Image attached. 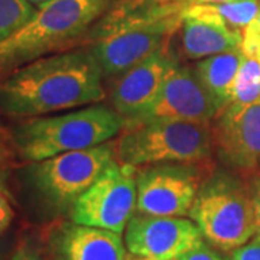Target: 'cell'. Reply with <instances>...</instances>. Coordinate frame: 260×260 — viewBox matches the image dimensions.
<instances>
[{"label":"cell","instance_id":"obj_5","mask_svg":"<svg viewBox=\"0 0 260 260\" xmlns=\"http://www.w3.org/2000/svg\"><path fill=\"white\" fill-rule=\"evenodd\" d=\"M113 159L116 142L29 162L19 171L22 191L51 217L71 213L75 201L90 188Z\"/></svg>","mask_w":260,"mask_h":260},{"label":"cell","instance_id":"obj_7","mask_svg":"<svg viewBox=\"0 0 260 260\" xmlns=\"http://www.w3.org/2000/svg\"><path fill=\"white\" fill-rule=\"evenodd\" d=\"M214 152L210 123L150 120L121 130L116 159L132 167L169 162H208Z\"/></svg>","mask_w":260,"mask_h":260},{"label":"cell","instance_id":"obj_20","mask_svg":"<svg viewBox=\"0 0 260 260\" xmlns=\"http://www.w3.org/2000/svg\"><path fill=\"white\" fill-rule=\"evenodd\" d=\"M8 260H45V250L37 237L23 236L10 251Z\"/></svg>","mask_w":260,"mask_h":260},{"label":"cell","instance_id":"obj_8","mask_svg":"<svg viewBox=\"0 0 260 260\" xmlns=\"http://www.w3.org/2000/svg\"><path fill=\"white\" fill-rule=\"evenodd\" d=\"M136 177L138 168L113 159L75 201L71 221L121 234L136 211Z\"/></svg>","mask_w":260,"mask_h":260},{"label":"cell","instance_id":"obj_17","mask_svg":"<svg viewBox=\"0 0 260 260\" xmlns=\"http://www.w3.org/2000/svg\"><path fill=\"white\" fill-rule=\"evenodd\" d=\"M242 62L240 48L200 59L195 64V73L204 87L218 103L221 112L230 104L233 84Z\"/></svg>","mask_w":260,"mask_h":260},{"label":"cell","instance_id":"obj_1","mask_svg":"<svg viewBox=\"0 0 260 260\" xmlns=\"http://www.w3.org/2000/svg\"><path fill=\"white\" fill-rule=\"evenodd\" d=\"M104 77L87 47L42 56L0 83V112L15 119L48 116L102 103Z\"/></svg>","mask_w":260,"mask_h":260},{"label":"cell","instance_id":"obj_10","mask_svg":"<svg viewBox=\"0 0 260 260\" xmlns=\"http://www.w3.org/2000/svg\"><path fill=\"white\" fill-rule=\"evenodd\" d=\"M171 42L172 39L116 77L110 90V103L113 109L120 114L124 126L138 120L155 103L168 75L181 65L177 51H174Z\"/></svg>","mask_w":260,"mask_h":260},{"label":"cell","instance_id":"obj_22","mask_svg":"<svg viewBox=\"0 0 260 260\" xmlns=\"http://www.w3.org/2000/svg\"><path fill=\"white\" fill-rule=\"evenodd\" d=\"M13 217H15V211L10 204L8 191H0V237L10 227Z\"/></svg>","mask_w":260,"mask_h":260},{"label":"cell","instance_id":"obj_9","mask_svg":"<svg viewBox=\"0 0 260 260\" xmlns=\"http://www.w3.org/2000/svg\"><path fill=\"white\" fill-rule=\"evenodd\" d=\"M138 169L136 211L145 215L184 217L189 214L207 175V162H169Z\"/></svg>","mask_w":260,"mask_h":260},{"label":"cell","instance_id":"obj_23","mask_svg":"<svg viewBox=\"0 0 260 260\" xmlns=\"http://www.w3.org/2000/svg\"><path fill=\"white\" fill-rule=\"evenodd\" d=\"M178 260H224L221 254L218 251L213 249V246H210L208 243L204 242L200 244L198 247H195L192 250L185 253L184 256H181Z\"/></svg>","mask_w":260,"mask_h":260},{"label":"cell","instance_id":"obj_24","mask_svg":"<svg viewBox=\"0 0 260 260\" xmlns=\"http://www.w3.org/2000/svg\"><path fill=\"white\" fill-rule=\"evenodd\" d=\"M16 156L15 148L10 139L8 140L6 135H0V171H5L13 164Z\"/></svg>","mask_w":260,"mask_h":260},{"label":"cell","instance_id":"obj_32","mask_svg":"<svg viewBox=\"0 0 260 260\" xmlns=\"http://www.w3.org/2000/svg\"><path fill=\"white\" fill-rule=\"evenodd\" d=\"M0 135H5V132H3V129H2V124H0Z\"/></svg>","mask_w":260,"mask_h":260},{"label":"cell","instance_id":"obj_12","mask_svg":"<svg viewBox=\"0 0 260 260\" xmlns=\"http://www.w3.org/2000/svg\"><path fill=\"white\" fill-rule=\"evenodd\" d=\"M220 113L221 109L218 103L201 83L194 67L178 65L168 75L155 103L138 120L123 129L150 120L210 123L217 119Z\"/></svg>","mask_w":260,"mask_h":260},{"label":"cell","instance_id":"obj_25","mask_svg":"<svg viewBox=\"0 0 260 260\" xmlns=\"http://www.w3.org/2000/svg\"><path fill=\"white\" fill-rule=\"evenodd\" d=\"M232 260H260V242L251 240L233 251Z\"/></svg>","mask_w":260,"mask_h":260},{"label":"cell","instance_id":"obj_30","mask_svg":"<svg viewBox=\"0 0 260 260\" xmlns=\"http://www.w3.org/2000/svg\"><path fill=\"white\" fill-rule=\"evenodd\" d=\"M29 3H32L34 6H41V5H44V3H47V2H49V0H28Z\"/></svg>","mask_w":260,"mask_h":260},{"label":"cell","instance_id":"obj_13","mask_svg":"<svg viewBox=\"0 0 260 260\" xmlns=\"http://www.w3.org/2000/svg\"><path fill=\"white\" fill-rule=\"evenodd\" d=\"M205 240L192 220L182 217L133 215L124 230L129 253L156 260H178Z\"/></svg>","mask_w":260,"mask_h":260},{"label":"cell","instance_id":"obj_16","mask_svg":"<svg viewBox=\"0 0 260 260\" xmlns=\"http://www.w3.org/2000/svg\"><path fill=\"white\" fill-rule=\"evenodd\" d=\"M242 62L233 84L230 104L246 106L260 99V30L253 20L243 32Z\"/></svg>","mask_w":260,"mask_h":260},{"label":"cell","instance_id":"obj_3","mask_svg":"<svg viewBox=\"0 0 260 260\" xmlns=\"http://www.w3.org/2000/svg\"><path fill=\"white\" fill-rule=\"evenodd\" d=\"M113 0H49L28 23L0 44V74L42 56L83 47L93 25Z\"/></svg>","mask_w":260,"mask_h":260},{"label":"cell","instance_id":"obj_27","mask_svg":"<svg viewBox=\"0 0 260 260\" xmlns=\"http://www.w3.org/2000/svg\"><path fill=\"white\" fill-rule=\"evenodd\" d=\"M9 254V243L0 237V260H8Z\"/></svg>","mask_w":260,"mask_h":260},{"label":"cell","instance_id":"obj_15","mask_svg":"<svg viewBox=\"0 0 260 260\" xmlns=\"http://www.w3.org/2000/svg\"><path fill=\"white\" fill-rule=\"evenodd\" d=\"M178 34L184 55L197 61L237 49L243 39V34L194 18H184Z\"/></svg>","mask_w":260,"mask_h":260},{"label":"cell","instance_id":"obj_19","mask_svg":"<svg viewBox=\"0 0 260 260\" xmlns=\"http://www.w3.org/2000/svg\"><path fill=\"white\" fill-rule=\"evenodd\" d=\"M35 12L37 6L28 0H0V44L23 28Z\"/></svg>","mask_w":260,"mask_h":260},{"label":"cell","instance_id":"obj_31","mask_svg":"<svg viewBox=\"0 0 260 260\" xmlns=\"http://www.w3.org/2000/svg\"><path fill=\"white\" fill-rule=\"evenodd\" d=\"M254 22H256V25H257V28L260 30V10H259V15H257V18L254 19Z\"/></svg>","mask_w":260,"mask_h":260},{"label":"cell","instance_id":"obj_11","mask_svg":"<svg viewBox=\"0 0 260 260\" xmlns=\"http://www.w3.org/2000/svg\"><path fill=\"white\" fill-rule=\"evenodd\" d=\"M214 152L224 167L249 177L260 164V99L237 106L229 104L213 126Z\"/></svg>","mask_w":260,"mask_h":260},{"label":"cell","instance_id":"obj_2","mask_svg":"<svg viewBox=\"0 0 260 260\" xmlns=\"http://www.w3.org/2000/svg\"><path fill=\"white\" fill-rule=\"evenodd\" d=\"M186 5L164 0H113L85 44L104 78H116L178 34Z\"/></svg>","mask_w":260,"mask_h":260},{"label":"cell","instance_id":"obj_33","mask_svg":"<svg viewBox=\"0 0 260 260\" xmlns=\"http://www.w3.org/2000/svg\"><path fill=\"white\" fill-rule=\"evenodd\" d=\"M257 172H260V164H259V169H257Z\"/></svg>","mask_w":260,"mask_h":260},{"label":"cell","instance_id":"obj_26","mask_svg":"<svg viewBox=\"0 0 260 260\" xmlns=\"http://www.w3.org/2000/svg\"><path fill=\"white\" fill-rule=\"evenodd\" d=\"M164 2L182 3V5H186V6H192V5H213V3H223V2H232V0H164Z\"/></svg>","mask_w":260,"mask_h":260},{"label":"cell","instance_id":"obj_18","mask_svg":"<svg viewBox=\"0 0 260 260\" xmlns=\"http://www.w3.org/2000/svg\"><path fill=\"white\" fill-rule=\"evenodd\" d=\"M259 10L260 5L257 0H232L213 5L186 6L182 16L201 19L243 34L244 29L257 18Z\"/></svg>","mask_w":260,"mask_h":260},{"label":"cell","instance_id":"obj_21","mask_svg":"<svg viewBox=\"0 0 260 260\" xmlns=\"http://www.w3.org/2000/svg\"><path fill=\"white\" fill-rule=\"evenodd\" d=\"M247 179L249 194H250L253 214H254V237L253 240L260 242V172H254Z\"/></svg>","mask_w":260,"mask_h":260},{"label":"cell","instance_id":"obj_29","mask_svg":"<svg viewBox=\"0 0 260 260\" xmlns=\"http://www.w3.org/2000/svg\"><path fill=\"white\" fill-rule=\"evenodd\" d=\"M124 260H156V259H149V257H140V256H135V254H132V253H129V254H126V257H124Z\"/></svg>","mask_w":260,"mask_h":260},{"label":"cell","instance_id":"obj_4","mask_svg":"<svg viewBox=\"0 0 260 260\" xmlns=\"http://www.w3.org/2000/svg\"><path fill=\"white\" fill-rule=\"evenodd\" d=\"M124 121L103 103L39 117L20 119L9 139L22 162H38L75 150L94 148L117 136Z\"/></svg>","mask_w":260,"mask_h":260},{"label":"cell","instance_id":"obj_6","mask_svg":"<svg viewBox=\"0 0 260 260\" xmlns=\"http://www.w3.org/2000/svg\"><path fill=\"white\" fill-rule=\"evenodd\" d=\"M243 178L232 169L208 174L188 214L205 242L217 250H237L254 237L253 205Z\"/></svg>","mask_w":260,"mask_h":260},{"label":"cell","instance_id":"obj_14","mask_svg":"<svg viewBox=\"0 0 260 260\" xmlns=\"http://www.w3.org/2000/svg\"><path fill=\"white\" fill-rule=\"evenodd\" d=\"M48 250L51 260H124L127 254L121 234L73 221L51 230Z\"/></svg>","mask_w":260,"mask_h":260},{"label":"cell","instance_id":"obj_28","mask_svg":"<svg viewBox=\"0 0 260 260\" xmlns=\"http://www.w3.org/2000/svg\"><path fill=\"white\" fill-rule=\"evenodd\" d=\"M8 178H9V174H8V169L5 171H0V191H8Z\"/></svg>","mask_w":260,"mask_h":260}]
</instances>
